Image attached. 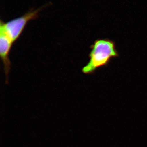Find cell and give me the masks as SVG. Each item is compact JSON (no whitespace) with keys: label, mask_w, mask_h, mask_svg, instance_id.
<instances>
[{"label":"cell","mask_w":147,"mask_h":147,"mask_svg":"<svg viewBox=\"0 0 147 147\" xmlns=\"http://www.w3.org/2000/svg\"><path fill=\"white\" fill-rule=\"evenodd\" d=\"M90 48L89 61L82 69L85 74H92L98 69L107 66L112 58L119 56L115 43L109 39L96 40Z\"/></svg>","instance_id":"obj_1"},{"label":"cell","mask_w":147,"mask_h":147,"mask_svg":"<svg viewBox=\"0 0 147 147\" xmlns=\"http://www.w3.org/2000/svg\"><path fill=\"white\" fill-rule=\"evenodd\" d=\"M43 7L35 10L31 9L23 16L7 23L1 20L0 29L5 33L12 43H14L19 38L29 21L38 17V13L44 7Z\"/></svg>","instance_id":"obj_2"},{"label":"cell","mask_w":147,"mask_h":147,"mask_svg":"<svg viewBox=\"0 0 147 147\" xmlns=\"http://www.w3.org/2000/svg\"><path fill=\"white\" fill-rule=\"evenodd\" d=\"M13 43L5 32L0 29V55L4 67L7 79L11 69V62L9 56Z\"/></svg>","instance_id":"obj_3"}]
</instances>
